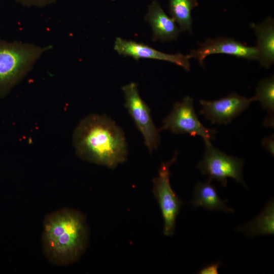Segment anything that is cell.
Wrapping results in <instances>:
<instances>
[{
  "label": "cell",
  "instance_id": "1",
  "mask_svg": "<svg viewBox=\"0 0 274 274\" xmlns=\"http://www.w3.org/2000/svg\"><path fill=\"white\" fill-rule=\"evenodd\" d=\"M72 144L82 160L111 169L127 157L123 130L105 115L91 114L81 120L73 132Z\"/></svg>",
  "mask_w": 274,
  "mask_h": 274
},
{
  "label": "cell",
  "instance_id": "2",
  "mask_svg": "<svg viewBox=\"0 0 274 274\" xmlns=\"http://www.w3.org/2000/svg\"><path fill=\"white\" fill-rule=\"evenodd\" d=\"M43 226L42 251L49 263L66 266L80 259L87 248L89 237L82 213L62 208L46 215Z\"/></svg>",
  "mask_w": 274,
  "mask_h": 274
},
{
  "label": "cell",
  "instance_id": "3",
  "mask_svg": "<svg viewBox=\"0 0 274 274\" xmlns=\"http://www.w3.org/2000/svg\"><path fill=\"white\" fill-rule=\"evenodd\" d=\"M48 49L47 46L0 39V98L9 94Z\"/></svg>",
  "mask_w": 274,
  "mask_h": 274
},
{
  "label": "cell",
  "instance_id": "4",
  "mask_svg": "<svg viewBox=\"0 0 274 274\" xmlns=\"http://www.w3.org/2000/svg\"><path fill=\"white\" fill-rule=\"evenodd\" d=\"M204 141L203 159L197 164L202 175L209 176L210 179L217 181L224 187L227 185L228 178L248 187L243 180L244 160L222 152L212 145L210 140Z\"/></svg>",
  "mask_w": 274,
  "mask_h": 274
},
{
  "label": "cell",
  "instance_id": "5",
  "mask_svg": "<svg viewBox=\"0 0 274 274\" xmlns=\"http://www.w3.org/2000/svg\"><path fill=\"white\" fill-rule=\"evenodd\" d=\"M178 152L167 162H163L157 177L153 179V193L160 207L164 221L163 234L172 236L175 232L177 217L183 204L170 183V167L176 160Z\"/></svg>",
  "mask_w": 274,
  "mask_h": 274
},
{
  "label": "cell",
  "instance_id": "6",
  "mask_svg": "<svg viewBox=\"0 0 274 274\" xmlns=\"http://www.w3.org/2000/svg\"><path fill=\"white\" fill-rule=\"evenodd\" d=\"M162 123L159 131L167 130L177 134L199 135L203 140H214L217 133L216 129L207 128L199 121L194 108L193 99L189 96L176 102Z\"/></svg>",
  "mask_w": 274,
  "mask_h": 274
},
{
  "label": "cell",
  "instance_id": "7",
  "mask_svg": "<svg viewBox=\"0 0 274 274\" xmlns=\"http://www.w3.org/2000/svg\"><path fill=\"white\" fill-rule=\"evenodd\" d=\"M124 94V106L142 133L146 146L150 153L157 149L160 142L159 130L155 125L150 109L141 97L138 84L131 82L122 87Z\"/></svg>",
  "mask_w": 274,
  "mask_h": 274
},
{
  "label": "cell",
  "instance_id": "8",
  "mask_svg": "<svg viewBox=\"0 0 274 274\" xmlns=\"http://www.w3.org/2000/svg\"><path fill=\"white\" fill-rule=\"evenodd\" d=\"M255 101L233 92L219 99L199 100L202 108L199 113L213 124L227 125L246 110Z\"/></svg>",
  "mask_w": 274,
  "mask_h": 274
},
{
  "label": "cell",
  "instance_id": "9",
  "mask_svg": "<svg viewBox=\"0 0 274 274\" xmlns=\"http://www.w3.org/2000/svg\"><path fill=\"white\" fill-rule=\"evenodd\" d=\"M198 45L199 47L190 51L189 54L191 58L197 60L202 66L205 58L214 54L222 53L248 60L258 59L256 47L247 46L233 38H208L204 42L199 43Z\"/></svg>",
  "mask_w": 274,
  "mask_h": 274
},
{
  "label": "cell",
  "instance_id": "10",
  "mask_svg": "<svg viewBox=\"0 0 274 274\" xmlns=\"http://www.w3.org/2000/svg\"><path fill=\"white\" fill-rule=\"evenodd\" d=\"M114 49L124 56H130L136 60L140 58L153 59L169 61L181 66L189 71L190 54L184 55L180 53L174 54L163 53L143 43L134 41L126 40L117 37L114 42Z\"/></svg>",
  "mask_w": 274,
  "mask_h": 274
},
{
  "label": "cell",
  "instance_id": "11",
  "mask_svg": "<svg viewBox=\"0 0 274 274\" xmlns=\"http://www.w3.org/2000/svg\"><path fill=\"white\" fill-rule=\"evenodd\" d=\"M145 20L151 25L154 41L162 42L176 40L180 32L175 20L168 16L159 3L154 0L148 7Z\"/></svg>",
  "mask_w": 274,
  "mask_h": 274
},
{
  "label": "cell",
  "instance_id": "12",
  "mask_svg": "<svg viewBox=\"0 0 274 274\" xmlns=\"http://www.w3.org/2000/svg\"><path fill=\"white\" fill-rule=\"evenodd\" d=\"M257 36L258 60L265 68H269L274 62V21L270 17L258 24L251 23Z\"/></svg>",
  "mask_w": 274,
  "mask_h": 274
},
{
  "label": "cell",
  "instance_id": "13",
  "mask_svg": "<svg viewBox=\"0 0 274 274\" xmlns=\"http://www.w3.org/2000/svg\"><path fill=\"white\" fill-rule=\"evenodd\" d=\"M212 180L198 182L194 189L193 198L190 201L194 208L201 207L209 210L233 213L234 210L226 205L228 199H221L218 195Z\"/></svg>",
  "mask_w": 274,
  "mask_h": 274
},
{
  "label": "cell",
  "instance_id": "14",
  "mask_svg": "<svg viewBox=\"0 0 274 274\" xmlns=\"http://www.w3.org/2000/svg\"><path fill=\"white\" fill-rule=\"evenodd\" d=\"M236 231L244 233L247 236L273 234L274 202L271 199L262 212L253 220L240 225Z\"/></svg>",
  "mask_w": 274,
  "mask_h": 274
},
{
  "label": "cell",
  "instance_id": "15",
  "mask_svg": "<svg viewBox=\"0 0 274 274\" xmlns=\"http://www.w3.org/2000/svg\"><path fill=\"white\" fill-rule=\"evenodd\" d=\"M169 12L181 31L192 33V10L198 5L197 0H168Z\"/></svg>",
  "mask_w": 274,
  "mask_h": 274
},
{
  "label": "cell",
  "instance_id": "16",
  "mask_svg": "<svg viewBox=\"0 0 274 274\" xmlns=\"http://www.w3.org/2000/svg\"><path fill=\"white\" fill-rule=\"evenodd\" d=\"M255 101H259L262 108L267 111L268 117H273L274 77L272 76L260 81L256 88Z\"/></svg>",
  "mask_w": 274,
  "mask_h": 274
},
{
  "label": "cell",
  "instance_id": "17",
  "mask_svg": "<svg viewBox=\"0 0 274 274\" xmlns=\"http://www.w3.org/2000/svg\"><path fill=\"white\" fill-rule=\"evenodd\" d=\"M58 0H15L22 6L27 7H44L55 4Z\"/></svg>",
  "mask_w": 274,
  "mask_h": 274
},
{
  "label": "cell",
  "instance_id": "18",
  "mask_svg": "<svg viewBox=\"0 0 274 274\" xmlns=\"http://www.w3.org/2000/svg\"><path fill=\"white\" fill-rule=\"evenodd\" d=\"M220 266V263L219 262L212 263L202 268L198 273L199 274H218Z\"/></svg>",
  "mask_w": 274,
  "mask_h": 274
},
{
  "label": "cell",
  "instance_id": "19",
  "mask_svg": "<svg viewBox=\"0 0 274 274\" xmlns=\"http://www.w3.org/2000/svg\"><path fill=\"white\" fill-rule=\"evenodd\" d=\"M262 145L264 149L271 155H274V137L273 135L264 138L262 141Z\"/></svg>",
  "mask_w": 274,
  "mask_h": 274
}]
</instances>
